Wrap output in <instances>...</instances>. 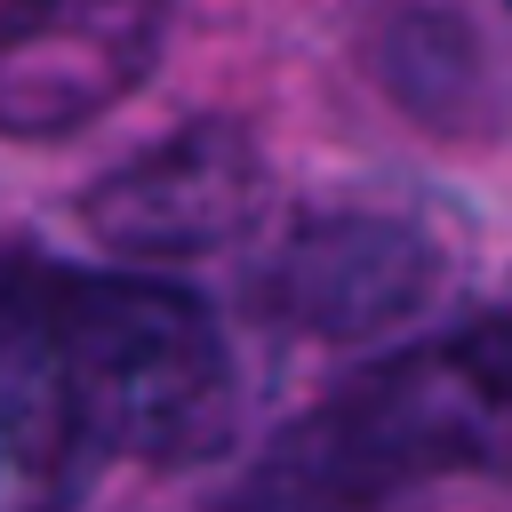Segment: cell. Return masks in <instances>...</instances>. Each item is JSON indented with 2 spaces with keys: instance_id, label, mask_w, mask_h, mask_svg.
Here are the masks:
<instances>
[{
  "instance_id": "6da1fadb",
  "label": "cell",
  "mask_w": 512,
  "mask_h": 512,
  "mask_svg": "<svg viewBox=\"0 0 512 512\" xmlns=\"http://www.w3.org/2000/svg\"><path fill=\"white\" fill-rule=\"evenodd\" d=\"M512 472V312L424 336L304 408L224 512H384L432 480Z\"/></svg>"
},
{
  "instance_id": "7a4b0ae2",
  "label": "cell",
  "mask_w": 512,
  "mask_h": 512,
  "mask_svg": "<svg viewBox=\"0 0 512 512\" xmlns=\"http://www.w3.org/2000/svg\"><path fill=\"white\" fill-rule=\"evenodd\" d=\"M40 312L96 456L200 464L232 440V352L192 288L160 272H40Z\"/></svg>"
},
{
  "instance_id": "3957f363",
  "label": "cell",
  "mask_w": 512,
  "mask_h": 512,
  "mask_svg": "<svg viewBox=\"0 0 512 512\" xmlns=\"http://www.w3.org/2000/svg\"><path fill=\"white\" fill-rule=\"evenodd\" d=\"M448 280V248L392 208H320L280 232V248L256 264L248 296L264 320L320 336V344H360L400 320H416Z\"/></svg>"
},
{
  "instance_id": "277c9868",
  "label": "cell",
  "mask_w": 512,
  "mask_h": 512,
  "mask_svg": "<svg viewBox=\"0 0 512 512\" xmlns=\"http://www.w3.org/2000/svg\"><path fill=\"white\" fill-rule=\"evenodd\" d=\"M264 152L240 120L208 112L184 120L176 136L128 152L120 168H104L80 192V224L96 232V248L112 256H144V264H176V256H208L232 248L256 208H264Z\"/></svg>"
},
{
  "instance_id": "5b68a950",
  "label": "cell",
  "mask_w": 512,
  "mask_h": 512,
  "mask_svg": "<svg viewBox=\"0 0 512 512\" xmlns=\"http://www.w3.org/2000/svg\"><path fill=\"white\" fill-rule=\"evenodd\" d=\"M168 0H0V136L40 144L144 88Z\"/></svg>"
},
{
  "instance_id": "8992f818",
  "label": "cell",
  "mask_w": 512,
  "mask_h": 512,
  "mask_svg": "<svg viewBox=\"0 0 512 512\" xmlns=\"http://www.w3.org/2000/svg\"><path fill=\"white\" fill-rule=\"evenodd\" d=\"M88 432L40 312V272L0 280V512H64L88 472Z\"/></svg>"
},
{
  "instance_id": "52a82bcc",
  "label": "cell",
  "mask_w": 512,
  "mask_h": 512,
  "mask_svg": "<svg viewBox=\"0 0 512 512\" xmlns=\"http://www.w3.org/2000/svg\"><path fill=\"white\" fill-rule=\"evenodd\" d=\"M368 72L376 88L424 120L432 136H480L504 120V88H496V64L480 48V32L456 16V8H432V0H400L376 40H368Z\"/></svg>"
},
{
  "instance_id": "ba28073f",
  "label": "cell",
  "mask_w": 512,
  "mask_h": 512,
  "mask_svg": "<svg viewBox=\"0 0 512 512\" xmlns=\"http://www.w3.org/2000/svg\"><path fill=\"white\" fill-rule=\"evenodd\" d=\"M504 8H512V0H504Z\"/></svg>"
}]
</instances>
